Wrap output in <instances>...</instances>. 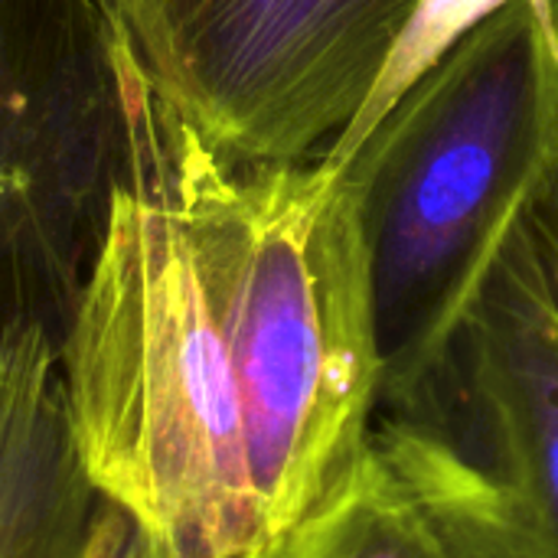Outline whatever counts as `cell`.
I'll return each instance as SVG.
<instances>
[{
    "mask_svg": "<svg viewBox=\"0 0 558 558\" xmlns=\"http://www.w3.org/2000/svg\"><path fill=\"white\" fill-rule=\"evenodd\" d=\"M324 160L353 196L389 409L432 369L556 177L558 0L490 10Z\"/></svg>",
    "mask_w": 558,
    "mask_h": 558,
    "instance_id": "obj_2",
    "label": "cell"
},
{
    "mask_svg": "<svg viewBox=\"0 0 558 558\" xmlns=\"http://www.w3.org/2000/svg\"><path fill=\"white\" fill-rule=\"evenodd\" d=\"M383 415L415 422L471 458L536 558H558V307L530 216L432 369Z\"/></svg>",
    "mask_w": 558,
    "mask_h": 558,
    "instance_id": "obj_5",
    "label": "cell"
},
{
    "mask_svg": "<svg viewBox=\"0 0 558 558\" xmlns=\"http://www.w3.org/2000/svg\"><path fill=\"white\" fill-rule=\"evenodd\" d=\"M92 7L98 10V16H105V10H108V0H92Z\"/></svg>",
    "mask_w": 558,
    "mask_h": 558,
    "instance_id": "obj_12",
    "label": "cell"
},
{
    "mask_svg": "<svg viewBox=\"0 0 558 558\" xmlns=\"http://www.w3.org/2000/svg\"><path fill=\"white\" fill-rule=\"evenodd\" d=\"M128 157L59 356L78 458L167 558H262L219 324L157 177L131 144Z\"/></svg>",
    "mask_w": 558,
    "mask_h": 558,
    "instance_id": "obj_3",
    "label": "cell"
},
{
    "mask_svg": "<svg viewBox=\"0 0 558 558\" xmlns=\"http://www.w3.org/2000/svg\"><path fill=\"white\" fill-rule=\"evenodd\" d=\"M500 3H507V0H425V7H422V13H418V20L412 23V29H409V36H405V43L399 46V52H396V59H392V65H389V72L383 75V82H379V88H376V95L369 98V105L363 108V114L324 150L327 157H340V154H347L360 137H363V131L461 36V33H468L477 20H484L490 10H497Z\"/></svg>",
    "mask_w": 558,
    "mask_h": 558,
    "instance_id": "obj_9",
    "label": "cell"
},
{
    "mask_svg": "<svg viewBox=\"0 0 558 558\" xmlns=\"http://www.w3.org/2000/svg\"><path fill=\"white\" fill-rule=\"evenodd\" d=\"M101 43L128 144L183 229L232 363L268 553L340 487L383 409L353 196L324 157H222L150 92L114 23Z\"/></svg>",
    "mask_w": 558,
    "mask_h": 558,
    "instance_id": "obj_1",
    "label": "cell"
},
{
    "mask_svg": "<svg viewBox=\"0 0 558 558\" xmlns=\"http://www.w3.org/2000/svg\"><path fill=\"white\" fill-rule=\"evenodd\" d=\"M59 356L46 330L0 343V558H78L101 507L72 438Z\"/></svg>",
    "mask_w": 558,
    "mask_h": 558,
    "instance_id": "obj_7",
    "label": "cell"
},
{
    "mask_svg": "<svg viewBox=\"0 0 558 558\" xmlns=\"http://www.w3.org/2000/svg\"><path fill=\"white\" fill-rule=\"evenodd\" d=\"M425 0H108L150 92L239 163H301L369 105ZM330 141V144H333Z\"/></svg>",
    "mask_w": 558,
    "mask_h": 558,
    "instance_id": "obj_4",
    "label": "cell"
},
{
    "mask_svg": "<svg viewBox=\"0 0 558 558\" xmlns=\"http://www.w3.org/2000/svg\"><path fill=\"white\" fill-rule=\"evenodd\" d=\"M530 226H533V235H536V245L543 255V268H546V278H549L558 307V170L549 180V186L543 190V196L536 199V206L530 209Z\"/></svg>",
    "mask_w": 558,
    "mask_h": 558,
    "instance_id": "obj_11",
    "label": "cell"
},
{
    "mask_svg": "<svg viewBox=\"0 0 558 558\" xmlns=\"http://www.w3.org/2000/svg\"><path fill=\"white\" fill-rule=\"evenodd\" d=\"M78 558H167L154 536L121 507L101 500L95 510L88 543Z\"/></svg>",
    "mask_w": 558,
    "mask_h": 558,
    "instance_id": "obj_10",
    "label": "cell"
},
{
    "mask_svg": "<svg viewBox=\"0 0 558 558\" xmlns=\"http://www.w3.org/2000/svg\"><path fill=\"white\" fill-rule=\"evenodd\" d=\"M262 558H536L504 494L441 435L386 415L340 487Z\"/></svg>",
    "mask_w": 558,
    "mask_h": 558,
    "instance_id": "obj_6",
    "label": "cell"
},
{
    "mask_svg": "<svg viewBox=\"0 0 558 558\" xmlns=\"http://www.w3.org/2000/svg\"><path fill=\"white\" fill-rule=\"evenodd\" d=\"M26 20L29 10L23 0H0V219H7V229L33 275L49 291H65L82 271L62 258L20 213L33 206L39 173L49 167V160L36 150L43 105Z\"/></svg>",
    "mask_w": 558,
    "mask_h": 558,
    "instance_id": "obj_8",
    "label": "cell"
}]
</instances>
